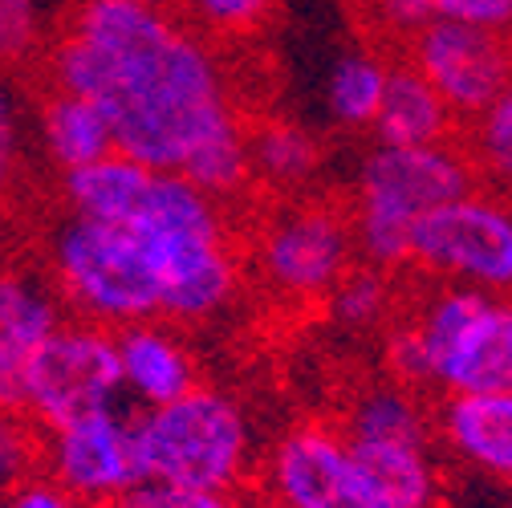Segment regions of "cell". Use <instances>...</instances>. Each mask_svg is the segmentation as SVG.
<instances>
[{
	"label": "cell",
	"instance_id": "6da1fadb",
	"mask_svg": "<svg viewBox=\"0 0 512 508\" xmlns=\"http://www.w3.org/2000/svg\"><path fill=\"white\" fill-rule=\"evenodd\" d=\"M49 86L106 110L122 155L183 175L212 139L244 126L224 61L175 9L78 0L45 53Z\"/></svg>",
	"mask_w": 512,
	"mask_h": 508
},
{
	"label": "cell",
	"instance_id": "7a4b0ae2",
	"mask_svg": "<svg viewBox=\"0 0 512 508\" xmlns=\"http://www.w3.org/2000/svg\"><path fill=\"white\" fill-rule=\"evenodd\" d=\"M131 224L151 248L163 293V322H208L236 297L240 252L228 212L187 175H155L151 196Z\"/></svg>",
	"mask_w": 512,
	"mask_h": 508
},
{
	"label": "cell",
	"instance_id": "3957f363",
	"mask_svg": "<svg viewBox=\"0 0 512 508\" xmlns=\"http://www.w3.org/2000/svg\"><path fill=\"white\" fill-rule=\"evenodd\" d=\"M480 175L464 139L443 147H382L374 143L354 175L350 220L358 236V257L374 269H411V240L415 228L476 192Z\"/></svg>",
	"mask_w": 512,
	"mask_h": 508
},
{
	"label": "cell",
	"instance_id": "277c9868",
	"mask_svg": "<svg viewBox=\"0 0 512 508\" xmlns=\"http://www.w3.org/2000/svg\"><path fill=\"white\" fill-rule=\"evenodd\" d=\"M49 281L82 322L106 330L163 322L159 273L135 224L66 216L49 232Z\"/></svg>",
	"mask_w": 512,
	"mask_h": 508
},
{
	"label": "cell",
	"instance_id": "5b68a950",
	"mask_svg": "<svg viewBox=\"0 0 512 508\" xmlns=\"http://www.w3.org/2000/svg\"><path fill=\"white\" fill-rule=\"evenodd\" d=\"M248 415L236 395L200 383L191 395L135 415V452L143 480L240 492L248 476Z\"/></svg>",
	"mask_w": 512,
	"mask_h": 508
},
{
	"label": "cell",
	"instance_id": "8992f818",
	"mask_svg": "<svg viewBox=\"0 0 512 508\" xmlns=\"http://www.w3.org/2000/svg\"><path fill=\"white\" fill-rule=\"evenodd\" d=\"M403 317L427 346L435 399L512 391V297L431 281Z\"/></svg>",
	"mask_w": 512,
	"mask_h": 508
},
{
	"label": "cell",
	"instance_id": "52a82bcc",
	"mask_svg": "<svg viewBox=\"0 0 512 508\" xmlns=\"http://www.w3.org/2000/svg\"><path fill=\"white\" fill-rule=\"evenodd\" d=\"M122 395L126 378L118 358V334L70 317L25 362L17 387L5 395V407L45 435L74 419L114 411Z\"/></svg>",
	"mask_w": 512,
	"mask_h": 508
},
{
	"label": "cell",
	"instance_id": "ba28073f",
	"mask_svg": "<svg viewBox=\"0 0 512 508\" xmlns=\"http://www.w3.org/2000/svg\"><path fill=\"white\" fill-rule=\"evenodd\" d=\"M252 265L265 289L293 305L330 301V293L362 265L350 208L289 196L256 228Z\"/></svg>",
	"mask_w": 512,
	"mask_h": 508
},
{
	"label": "cell",
	"instance_id": "9c48e42d",
	"mask_svg": "<svg viewBox=\"0 0 512 508\" xmlns=\"http://www.w3.org/2000/svg\"><path fill=\"white\" fill-rule=\"evenodd\" d=\"M411 269L435 285H468L512 297V200L476 187L431 212L411 240Z\"/></svg>",
	"mask_w": 512,
	"mask_h": 508
},
{
	"label": "cell",
	"instance_id": "30bf717a",
	"mask_svg": "<svg viewBox=\"0 0 512 508\" xmlns=\"http://www.w3.org/2000/svg\"><path fill=\"white\" fill-rule=\"evenodd\" d=\"M269 508H391L366 480L338 423L305 419L281 431L261 468Z\"/></svg>",
	"mask_w": 512,
	"mask_h": 508
},
{
	"label": "cell",
	"instance_id": "8fae6325",
	"mask_svg": "<svg viewBox=\"0 0 512 508\" xmlns=\"http://www.w3.org/2000/svg\"><path fill=\"white\" fill-rule=\"evenodd\" d=\"M403 57L439 90L460 126H472L512 86V41L460 21H431Z\"/></svg>",
	"mask_w": 512,
	"mask_h": 508
},
{
	"label": "cell",
	"instance_id": "7c38bea8",
	"mask_svg": "<svg viewBox=\"0 0 512 508\" xmlns=\"http://www.w3.org/2000/svg\"><path fill=\"white\" fill-rule=\"evenodd\" d=\"M41 468L82 508H110L122 492H131L143 480L135 452V415L114 407L45 431Z\"/></svg>",
	"mask_w": 512,
	"mask_h": 508
},
{
	"label": "cell",
	"instance_id": "4fadbf2b",
	"mask_svg": "<svg viewBox=\"0 0 512 508\" xmlns=\"http://www.w3.org/2000/svg\"><path fill=\"white\" fill-rule=\"evenodd\" d=\"M435 431L460 464L512 488V391L435 399Z\"/></svg>",
	"mask_w": 512,
	"mask_h": 508
},
{
	"label": "cell",
	"instance_id": "5bb4252c",
	"mask_svg": "<svg viewBox=\"0 0 512 508\" xmlns=\"http://www.w3.org/2000/svg\"><path fill=\"white\" fill-rule=\"evenodd\" d=\"M114 334H118L126 395L139 399L143 411L175 403L200 387V366L183 346V338L171 330V322H139Z\"/></svg>",
	"mask_w": 512,
	"mask_h": 508
},
{
	"label": "cell",
	"instance_id": "9a60e30c",
	"mask_svg": "<svg viewBox=\"0 0 512 508\" xmlns=\"http://www.w3.org/2000/svg\"><path fill=\"white\" fill-rule=\"evenodd\" d=\"M66 301L37 273H9L0 285V391H13L25 362L66 326Z\"/></svg>",
	"mask_w": 512,
	"mask_h": 508
},
{
	"label": "cell",
	"instance_id": "2e32d148",
	"mask_svg": "<svg viewBox=\"0 0 512 508\" xmlns=\"http://www.w3.org/2000/svg\"><path fill=\"white\" fill-rule=\"evenodd\" d=\"M464 139V126L456 122L452 106L439 98V90L399 53L391 61V86L382 98V114L374 122V143L382 147H443Z\"/></svg>",
	"mask_w": 512,
	"mask_h": 508
},
{
	"label": "cell",
	"instance_id": "e0dca14e",
	"mask_svg": "<svg viewBox=\"0 0 512 508\" xmlns=\"http://www.w3.org/2000/svg\"><path fill=\"white\" fill-rule=\"evenodd\" d=\"M37 143L57 175L90 167L118 151L106 110L61 86H45L37 98Z\"/></svg>",
	"mask_w": 512,
	"mask_h": 508
},
{
	"label": "cell",
	"instance_id": "ac0fdd59",
	"mask_svg": "<svg viewBox=\"0 0 512 508\" xmlns=\"http://www.w3.org/2000/svg\"><path fill=\"white\" fill-rule=\"evenodd\" d=\"M350 448L374 492L391 508H439V439H350Z\"/></svg>",
	"mask_w": 512,
	"mask_h": 508
},
{
	"label": "cell",
	"instance_id": "d6986e66",
	"mask_svg": "<svg viewBox=\"0 0 512 508\" xmlns=\"http://www.w3.org/2000/svg\"><path fill=\"white\" fill-rule=\"evenodd\" d=\"M155 175L159 171L143 167L139 159L114 151L90 167L66 171L57 179H61V200H66L70 216L98 220V224H131L151 196Z\"/></svg>",
	"mask_w": 512,
	"mask_h": 508
},
{
	"label": "cell",
	"instance_id": "ffe728a7",
	"mask_svg": "<svg viewBox=\"0 0 512 508\" xmlns=\"http://www.w3.org/2000/svg\"><path fill=\"white\" fill-rule=\"evenodd\" d=\"M338 427L346 431V439H439L435 403L391 378L362 387Z\"/></svg>",
	"mask_w": 512,
	"mask_h": 508
},
{
	"label": "cell",
	"instance_id": "44dd1931",
	"mask_svg": "<svg viewBox=\"0 0 512 508\" xmlns=\"http://www.w3.org/2000/svg\"><path fill=\"white\" fill-rule=\"evenodd\" d=\"M248 135H252L256 183H269L273 192H285V200L313 183L317 167H322V147H317V139L305 126L289 118H265Z\"/></svg>",
	"mask_w": 512,
	"mask_h": 508
},
{
	"label": "cell",
	"instance_id": "7402d4cb",
	"mask_svg": "<svg viewBox=\"0 0 512 508\" xmlns=\"http://www.w3.org/2000/svg\"><path fill=\"white\" fill-rule=\"evenodd\" d=\"M391 61L374 49H350L334 61V70L326 78V106L330 118L350 131H374V122L382 114V98L391 86Z\"/></svg>",
	"mask_w": 512,
	"mask_h": 508
},
{
	"label": "cell",
	"instance_id": "603a6c76",
	"mask_svg": "<svg viewBox=\"0 0 512 508\" xmlns=\"http://www.w3.org/2000/svg\"><path fill=\"white\" fill-rule=\"evenodd\" d=\"M395 273L387 269H374V265H358L326 301L330 317L342 326V330H378L395 322Z\"/></svg>",
	"mask_w": 512,
	"mask_h": 508
},
{
	"label": "cell",
	"instance_id": "cb8c5ba5",
	"mask_svg": "<svg viewBox=\"0 0 512 508\" xmlns=\"http://www.w3.org/2000/svg\"><path fill=\"white\" fill-rule=\"evenodd\" d=\"M464 151L472 155L480 183L512 200V86L492 102V110L464 126Z\"/></svg>",
	"mask_w": 512,
	"mask_h": 508
},
{
	"label": "cell",
	"instance_id": "d4e9b609",
	"mask_svg": "<svg viewBox=\"0 0 512 508\" xmlns=\"http://www.w3.org/2000/svg\"><path fill=\"white\" fill-rule=\"evenodd\" d=\"M175 13L200 37L220 45L256 37L273 21L277 0H175Z\"/></svg>",
	"mask_w": 512,
	"mask_h": 508
},
{
	"label": "cell",
	"instance_id": "484cf974",
	"mask_svg": "<svg viewBox=\"0 0 512 508\" xmlns=\"http://www.w3.org/2000/svg\"><path fill=\"white\" fill-rule=\"evenodd\" d=\"M110 508H248V504L240 492H196V488H171V484L139 480Z\"/></svg>",
	"mask_w": 512,
	"mask_h": 508
},
{
	"label": "cell",
	"instance_id": "4316f807",
	"mask_svg": "<svg viewBox=\"0 0 512 508\" xmlns=\"http://www.w3.org/2000/svg\"><path fill=\"white\" fill-rule=\"evenodd\" d=\"M358 9L378 37H387L403 49L415 33H423L435 21V0H358Z\"/></svg>",
	"mask_w": 512,
	"mask_h": 508
},
{
	"label": "cell",
	"instance_id": "83f0119b",
	"mask_svg": "<svg viewBox=\"0 0 512 508\" xmlns=\"http://www.w3.org/2000/svg\"><path fill=\"white\" fill-rule=\"evenodd\" d=\"M0 41L9 61H29L41 45V0H0Z\"/></svg>",
	"mask_w": 512,
	"mask_h": 508
},
{
	"label": "cell",
	"instance_id": "f1b7e54d",
	"mask_svg": "<svg viewBox=\"0 0 512 508\" xmlns=\"http://www.w3.org/2000/svg\"><path fill=\"white\" fill-rule=\"evenodd\" d=\"M435 21H460L512 37V0H435Z\"/></svg>",
	"mask_w": 512,
	"mask_h": 508
},
{
	"label": "cell",
	"instance_id": "f546056e",
	"mask_svg": "<svg viewBox=\"0 0 512 508\" xmlns=\"http://www.w3.org/2000/svg\"><path fill=\"white\" fill-rule=\"evenodd\" d=\"M5 508H82V504L66 488H57L49 476H33V480H21L17 488H9Z\"/></svg>",
	"mask_w": 512,
	"mask_h": 508
},
{
	"label": "cell",
	"instance_id": "4dcf8cb0",
	"mask_svg": "<svg viewBox=\"0 0 512 508\" xmlns=\"http://www.w3.org/2000/svg\"><path fill=\"white\" fill-rule=\"evenodd\" d=\"M143 5H159V9H175V0H143Z\"/></svg>",
	"mask_w": 512,
	"mask_h": 508
},
{
	"label": "cell",
	"instance_id": "1f68e13d",
	"mask_svg": "<svg viewBox=\"0 0 512 508\" xmlns=\"http://www.w3.org/2000/svg\"><path fill=\"white\" fill-rule=\"evenodd\" d=\"M508 41H512V37H508Z\"/></svg>",
	"mask_w": 512,
	"mask_h": 508
}]
</instances>
